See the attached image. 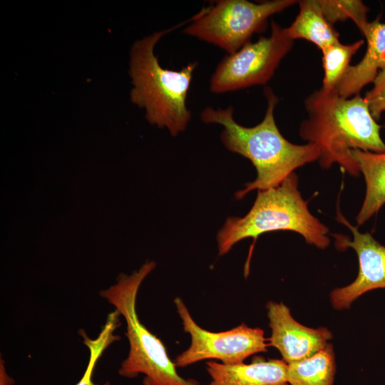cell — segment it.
<instances>
[{
    "label": "cell",
    "instance_id": "cell-1",
    "mask_svg": "<svg viewBox=\"0 0 385 385\" xmlns=\"http://www.w3.org/2000/svg\"><path fill=\"white\" fill-rule=\"evenodd\" d=\"M264 94L267 98L265 114L262 120L253 127L236 122L232 106L217 109L208 106L200 114L203 123L221 125L223 130L220 139L225 147L250 160L256 169L255 180L235 193L238 200L254 190H265L278 186L296 169L320 157L316 145L294 144L282 135L274 118L278 98L270 88H266Z\"/></svg>",
    "mask_w": 385,
    "mask_h": 385
},
{
    "label": "cell",
    "instance_id": "cell-2",
    "mask_svg": "<svg viewBox=\"0 0 385 385\" xmlns=\"http://www.w3.org/2000/svg\"><path fill=\"white\" fill-rule=\"evenodd\" d=\"M307 118L299 126V135L316 145L320 151L319 165L329 169L338 164L350 175L360 170L353 150L384 153L382 128L374 119L361 95L344 98L335 89L322 88L304 101Z\"/></svg>",
    "mask_w": 385,
    "mask_h": 385
},
{
    "label": "cell",
    "instance_id": "cell-3",
    "mask_svg": "<svg viewBox=\"0 0 385 385\" xmlns=\"http://www.w3.org/2000/svg\"><path fill=\"white\" fill-rule=\"evenodd\" d=\"M192 19L135 41L130 53L129 75L133 86L131 102L145 109L150 124L167 128L173 136L184 131L191 118L187 98L198 63L191 62L179 71L165 68L154 50L163 36Z\"/></svg>",
    "mask_w": 385,
    "mask_h": 385
},
{
    "label": "cell",
    "instance_id": "cell-4",
    "mask_svg": "<svg viewBox=\"0 0 385 385\" xmlns=\"http://www.w3.org/2000/svg\"><path fill=\"white\" fill-rule=\"evenodd\" d=\"M298 176L293 173L280 185L258 190L250 211L242 217H230L217 235L220 255L227 254L238 242L280 230L302 235L307 243L324 250L330 240L329 229L309 211L299 190Z\"/></svg>",
    "mask_w": 385,
    "mask_h": 385
},
{
    "label": "cell",
    "instance_id": "cell-5",
    "mask_svg": "<svg viewBox=\"0 0 385 385\" xmlns=\"http://www.w3.org/2000/svg\"><path fill=\"white\" fill-rule=\"evenodd\" d=\"M155 267V263L149 261L130 275L120 274L114 284L99 292L123 317L126 324L125 334L129 351L120 364L118 374L125 378L143 374V385H200L197 381L185 379L178 373L164 344L138 318V292L143 281Z\"/></svg>",
    "mask_w": 385,
    "mask_h": 385
},
{
    "label": "cell",
    "instance_id": "cell-6",
    "mask_svg": "<svg viewBox=\"0 0 385 385\" xmlns=\"http://www.w3.org/2000/svg\"><path fill=\"white\" fill-rule=\"evenodd\" d=\"M295 0L254 3L246 0H220L202 8L183 29L197 38L232 54L265 28L268 19L296 4Z\"/></svg>",
    "mask_w": 385,
    "mask_h": 385
},
{
    "label": "cell",
    "instance_id": "cell-7",
    "mask_svg": "<svg viewBox=\"0 0 385 385\" xmlns=\"http://www.w3.org/2000/svg\"><path fill=\"white\" fill-rule=\"evenodd\" d=\"M294 41L286 28L272 21L268 36L248 41L220 61L210 80V91L221 94L267 83L292 48Z\"/></svg>",
    "mask_w": 385,
    "mask_h": 385
},
{
    "label": "cell",
    "instance_id": "cell-8",
    "mask_svg": "<svg viewBox=\"0 0 385 385\" xmlns=\"http://www.w3.org/2000/svg\"><path fill=\"white\" fill-rule=\"evenodd\" d=\"M174 303L183 329L190 337L188 348L174 360L176 366L185 367L206 359L240 364L250 356L267 351L269 344L262 329L241 324L227 331L210 332L195 322L182 299L176 297Z\"/></svg>",
    "mask_w": 385,
    "mask_h": 385
},
{
    "label": "cell",
    "instance_id": "cell-9",
    "mask_svg": "<svg viewBox=\"0 0 385 385\" xmlns=\"http://www.w3.org/2000/svg\"><path fill=\"white\" fill-rule=\"evenodd\" d=\"M337 220L348 227L353 239L339 233L332 235L337 250L352 248L359 261L356 278L350 284L334 289L330 294L331 303L336 309H348L361 294L379 288L385 289V247L369 232L361 233L352 225L337 207Z\"/></svg>",
    "mask_w": 385,
    "mask_h": 385
},
{
    "label": "cell",
    "instance_id": "cell-10",
    "mask_svg": "<svg viewBox=\"0 0 385 385\" xmlns=\"http://www.w3.org/2000/svg\"><path fill=\"white\" fill-rule=\"evenodd\" d=\"M266 307L271 329L269 346L276 348L287 364L312 356L332 338L327 328H309L297 322L282 302L270 301Z\"/></svg>",
    "mask_w": 385,
    "mask_h": 385
},
{
    "label": "cell",
    "instance_id": "cell-11",
    "mask_svg": "<svg viewBox=\"0 0 385 385\" xmlns=\"http://www.w3.org/2000/svg\"><path fill=\"white\" fill-rule=\"evenodd\" d=\"M287 369L283 360H266L260 356L250 364H226L212 360L206 363L211 379L207 385H288Z\"/></svg>",
    "mask_w": 385,
    "mask_h": 385
},
{
    "label": "cell",
    "instance_id": "cell-12",
    "mask_svg": "<svg viewBox=\"0 0 385 385\" xmlns=\"http://www.w3.org/2000/svg\"><path fill=\"white\" fill-rule=\"evenodd\" d=\"M364 36L367 42L364 56L358 63L349 66L334 88L344 98L359 94L385 70V23L379 19L369 22Z\"/></svg>",
    "mask_w": 385,
    "mask_h": 385
},
{
    "label": "cell",
    "instance_id": "cell-13",
    "mask_svg": "<svg viewBox=\"0 0 385 385\" xmlns=\"http://www.w3.org/2000/svg\"><path fill=\"white\" fill-rule=\"evenodd\" d=\"M352 155L366 183L364 199L356 218L358 225H361L385 204V152L353 150Z\"/></svg>",
    "mask_w": 385,
    "mask_h": 385
},
{
    "label": "cell",
    "instance_id": "cell-14",
    "mask_svg": "<svg viewBox=\"0 0 385 385\" xmlns=\"http://www.w3.org/2000/svg\"><path fill=\"white\" fill-rule=\"evenodd\" d=\"M298 3L299 13L286 28L292 39L307 40L320 50L339 42V33L324 16L317 0H302Z\"/></svg>",
    "mask_w": 385,
    "mask_h": 385
},
{
    "label": "cell",
    "instance_id": "cell-15",
    "mask_svg": "<svg viewBox=\"0 0 385 385\" xmlns=\"http://www.w3.org/2000/svg\"><path fill=\"white\" fill-rule=\"evenodd\" d=\"M287 364L290 385H333L336 364L331 344L310 357Z\"/></svg>",
    "mask_w": 385,
    "mask_h": 385
},
{
    "label": "cell",
    "instance_id": "cell-16",
    "mask_svg": "<svg viewBox=\"0 0 385 385\" xmlns=\"http://www.w3.org/2000/svg\"><path fill=\"white\" fill-rule=\"evenodd\" d=\"M120 314L115 309L109 313L101 332L94 339L89 337L84 329L79 330L83 343L89 351V360L83 375L75 385H111L108 381L102 384H96L92 379V375L104 351L114 342L120 339L119 335L115 334V329L120 325Z\"/></svg>",
    "mask_w": 385,
    "mask_h": 385
},
{
    "label": "cell",
    "instance_id": "cell-17",
    "mask_svg": "<svg viewBox=\"0 0 385 385\" xmlns=\"http://www.w3.org/2000/svg\"><path fill=\"white\" fill-rule=\"evenodd\" d=\"M363 40L343 44L340 41L322 51L324 77L322 88L333 90L349 68L351 57L364 44Z\"/></svg>",
    "mask_w": 385,
    "mask_h": 385
},
{
    "label": "cell",
    "instance_id": "cell-18",
    "mask_svg": "<svg viewBox=\"0 0 385 385\" xmlns=\"http://www.w3.org/2000/svg\"><path fill=\"white\" fill-rule=\"evenodd\" d=\"M326 19L334 25L337 21L351 19L360 31L365 34L369 21L367 13L369 11L361 1L358 0H317Z\"/></svg>",
    "mask_w": 385,
    "mask_h": 385
},
{
    "label": "cell",
    "instance_id": "cell-19",
    "mask_svg": "<svg viewBox=\"0 0 385 385\" xmlns=\"http://www.w3.org/2000/svg\"><path fill=\"white\" fill-rule=\"evenodd\" d=\"M373 88L364 97L375 120L385 111V70L380 71L373 81Z\"/></svg>",
    "mask_w": 385,
    "mask_h": 385
},
{
    "label": "cell",
    "instance_id": "cell-20",
    "mask_svg": "<svg viewBox=\"0 0 385 385\" xmlns=\"http://www.w3.org/2000/svg\"><path fill=\"white\" fill-rule=\"evenodd\" d=\"M14 380L6 372L3 359H0V385H13Z\"/></svg>",
    "mask_w": 385,
    "mask_h": 385
}]
</instances>
